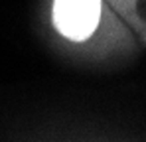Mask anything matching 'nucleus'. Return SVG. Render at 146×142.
<instances>
[{"instance_id": "obj_1", "label": "nucleus", "mask_w": 146, "mask_h": 142, "mask_svg": "<svg viewBox=\"0 0 146 142\" xmlns=\"http://www.w3.org/2000/svg\"><path fill=\"white\" fill-rule=\"evenodd\" d=\"M101 18V0H55L53 24L69 40H87Z\"/></svg>"}]
</instances>
